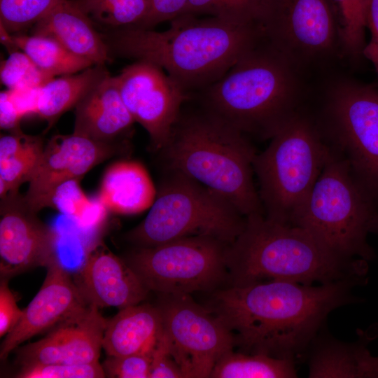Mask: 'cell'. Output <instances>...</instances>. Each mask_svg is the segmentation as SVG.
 I'll use <instances>...</instances> for the list:
<instances>
[{
    "mask_svg": "<svg viewBox=\"0 0 378 378\" xmlns=\"http://www.w3.org/2000/svg\"><path fill=\"white\" fill-rule=\"evenodd\" d=\"M361 281L305 285L267 281L211 292L208 309L232 333L241 352L295 360L306 353L328 315L356 300Z\"/></svg>",
    "mask_w": 378,
    "mask_h": 378,
    "instance_id": "6da1fadb",
    "label": "cell"
},
{
    "mask_svg": "<svg viewBox=\"0 0 378 378\" xmlns=\"http://www.w3.org/2000/svg\"><path fill=\"white\" fill-rule=\"evenodd\" d=\"M163 31L139 27L115 29L110 51L154 64L190 97L210 86L262 39L256 21L235 24L214 17L181 14Z\"/></svg>",
    "mask_w": 378,
    "mask_h": 378,
    "instance_id": "7a4b0ae2",
    "label": "cell"
},
{
    "mask_svg": "<svg viewBox=\"0 0 378 378\" xmlns=\"http://www.w3.org/2000/svg\"><path fill=\"white\" fill-rule=\"evenodd\" d=\"M307 78L262 38L191 99L247 138L271 139L304 108Z\"/></svg>",
    "mask_w": 378,
    "mask_h": 378,
    "instance_id": "3957f363",
    "label": "cell"
},
{
    "mask_svg": "<svg viewBox=\"0 0 378 378\" xmlns=\"http://www.w3.org/2000/svg\"><path fill=\"white\" fill-rule=\"evenodd\" d=\"M229 286L268 281L305 285L342 280L363 283L367 261L342 257L307 230L269 220L262 214L246 217L243 231L229 246Z\"/></svg>",
    "mask_w": 378,
    "mask_h": 378,
    "instance_id": "277c9868",
    "label": "cell"
},
{
    "mask_svg": "<svg viewBox=\"0 0 378 378\" xmlns=\"http://www.w3.org/2000/svg\"><path fill=\"white\" fill-rule=\"evenodd\" d=\"M161 152L169 171L214 191L245 217L264 215L253 180L255 150L248 138L201 106L182 108Z\"/></svg>",
    "mask_w": 378,
    "mask_h": 378,
    "instance_id": "5b68a950",
    "label": "cell"
},
{
    "mask_svg": "<svg viewBox=\"0 0 378 378\" xmlns=\"http://www.w3.org/2000/svg\"><path fill=\"white\" fill-rule=\"evenodd\" d=\"M378 209L354 178L348 161L330 148L324 167L290 225L304 228L337 254L370 260L368 242Z\"/></svg>",
    "mask_w": 378,
    "mask_h": 378,
    "instance_id": "8992f818",
    "label": "cell"
},
{
    "mask_svg": "<svg viewBox=\"0 0 378 378\" xmlns=\"http://www.w3.org/2000/svg\"><path fill=\"white\" fill-rule=\"evenodd\" d=\"M329 153L330 147L314 115L303 108L253 160L265 218L290 225L320 176Z\"/></svg>",
    "mask_w": 378,
    "mask_h": 378,
    "instance_id": "52a82bcc",
    "label": "cell"
},
{
    "mask_svg": "<svg viewBox=\"0 0 378 378\" xmlns=\"http://www.w3.org/2000/svg\"><path fill=\"white\" fill-rule=\"evenodd\" d=\"M146 218L127 234L139 247L195 236L231 244L246 217L225 198L178 172L169 171Z\"/></svg>",
    "mask_w": 378,
    "mask_h": 378,
    "instance_id": "ba28073f",
    "label": "cell"
},
{
    "mask_svg": "<svg viewBox=\"0 0 378 378\" xmlns=\"http://www.w3.org/2000/svg\"><path fill=\"white\" fill-rule=\"evenodd\" d=\"M314 115L329 147L345 158L357 183L374 202L378 169V88L345 77L333 78Z\"/></svg>",
    "mask_w": 378,
    "mask_h": 378,
    "instance_id": "9c48e42d",
    "label": "cell"
},
{
    "mask_svg": "<svg viewBox=\"0 0 378 378\" xmlns=\"http://www.w3.org/2000/svg\"><path fill=\"white\" fill-rule=\"evenodd\" d=\"M255 21L263 38L307 76L344 58L330 0H262Z\"/></svg>",
    "mask_w": 378,
    "mask_h": 378,
    "instance_id": "30bf717a",
    "label": "cell"
},
{
    "mask_svg": "<svg viewBox=\"0 0 378 378\" xmlns=\"http://www.w3.org/2000/svg\"><path fill=\"white\" fill-rule=\"evenodd\" d=\"M230 244L209 236L138 247L125 260L150 291L158 295L213 292L228 282Z\"/></svg>",
    "mask_w": 378,
    "mask_h": 378,
    "instance_id": "8fae6325",
    "label": "cell"
},
{
    "mask_svg": "<svg viewBox=\"0 0 378 378\" xmlns=\"http://www.w3.org/2000/svg\"><path fill=\"white\" fill-rule=\"evenodd\" d=\"M163 330L184 377H210L216 361L233 350L232 333L190 294L159 295Z\"/></svg>",
    "mask_w": 378,
    "mask_h": 378,
    "instance_id": "7c38bea8",
    "label": "cell"
},
{
    "mask_svg": "<svg viewBox=\"0 0 378 378\" xmlns=\"http://www.w3.org/2000/svg\"><path fill=\"white\" fill-rule=\"evenodd\" d=\"M115 77L133 119L147 131L153 149L161 151L190 97L163 69L150 62L136 61Z\"/></svg>",
    "mask_w": 378,
    "mask_h": 378,
    "instance_id": "4fadbf2b",
    "label": "cell"
},
{
    "mask_svg": "<svg viewBox=\"0 0 378 378\" xmlns=\"http://www.w3.org/2000/svg\"><path fill=\"white\" fill-rule=\"evenodd\" d=\"M1 211V279L9 280L38 267L46 268L58 258V229L41 221L24 199L10 193Z\"/></svg>",
    "mask_w": 378,
    "mask_h": 378,
    "instance_id": "5bb4252c",
    "label": "cell"
},
{
    "mask_svg": "<svg viewBox=\"0 0 378 378\" xmlns=\"http://www.w3.org/2000/svg\"><path fill=\"white\" fill-rule=\"evenodd\" d=\"M111 143L92 140L75 133L52 136L44 146L29 178L23 198L27 206L37 212L48 207L50 197L61 183L80 179L92 167L116 151Z\"/></svg>",
    "mask_w": 378,
    "mask_h": 378,
    "instance_id": "9a60e30c",
    "label": "cell"
},
{
    "mask_svg": "<svg viewBox=\"0 0 378 378\" xmlns=\"http://www.w3.org/2000/svg\"><path fill=\"white\" fill-rule=\"evenodd\" d=\"M46 269V275L39 290L22 309L20 321L5 336L1 344L0 358L2 360L34 336L76 319L90 304L59 257Z\"/></svg>",
    "mask_w": 378,
    "mask_h": 378,
    "instance_id": "2e32d148",
    "label": "cell"
},
{
    "mask_svg": "<svg viewBox=\"0 0 378 378\" xmlns=\"http://www.w3.org/2000/svg\"><path fill=\"white\" fill-rule=\"evenodd\" d=\"M99 309L90 304L76 319L55 327L43 338L19 348L17 361L21 367L99 362L107 323Z\"/></svg>",
    "mask_w": 378,
    "mask_h": 378,
    "instance_id": "e0dca14e",
    "label": "cell"
},
{
    "mask_svg": "<svg viewBox=\"0 0 378 378\" xmlns=\"http://www.w3.org/2000/svg\"><path fill=\"white\" fill-rule=\"evenodd\" d=\"M74 281L86 302L99 308L137 304L150 291L125 260L100 242L85 254Z\"/></svg>",
    "mask_w": 378,
    "mask_h": 378,
    "instance_id": "ac0fdd59",
    "label": "cell"
},
{
    "mask_svg": "<svg viewBox=\"0 0 378 378\" xmlns=\"http://www.w3.org/2000/svg\"><path fill=\"white\" fill-rule=\"evenodd\" d=\"M74 133L111 143L135 122L120 96L115 76L109 74L76 104Z\"/></svg>",
    "mask_w": 378,
    "mask_h": 378,
    "instance_id": "d6986e66",
    "label": "cell"
},
{
    "mask_svg": "<svg viewBox=\"0 0 378 378\" xmlns=\"http://www.w3.org/2000/svg\"><path fill=\"white\" fill-rule=\"evenodd\" d=\"M370 335L345 342L319 332L309 345L311 378H378V360L367 345Z\"/></svg>",
    "mask_w": 378,
    "mask_h": 378,
    "instance_id": "ffe728a7",
    "label": "cell"
},
{
    "mask_svg": "<svg viewBox=\"0 0 378 378\" xmlns=\"http://www.w3.org/2000/svg\"><path fill=\"white\" fill-rule=\"evenodd\" d=\"M32 34L51 37L94 65H104L111 59L109 48L93 22L71 0H64L36 23Z\"/></svg>",
    "mask_w": 378,
    "mask_h": 378,
    "instance_id": "44dd1931",
    "label": "cell"
},
{
    "mask_svg": "<svg viewBox=\"0 0 378 378\" xmlns=\"http://www.w3.org/2000/svg\"><path fill=\"white\" fill-rule=\"evenodd\" d=\"M162 332V317L157 305L129 306L107 320L102 348L113 356L151 354Z\"/></svg>",
    "mask_w": 378,
    "mask_h": 378,
    "instance_id": "7402d4cb",
    "label": "cell"
},
{
    "mask_svg": "<svg viewBox=\"0 0 378 378\" xmlns=\"http://www.w3.org/2000/svg\"><path fill=\"white\" fill-rule=\"evenodd\" d=\"M156 193L145 167L139 162L124 160L106 170L97 198L111 212L135 214L150 207Z\"/></svg>",
    "mask_w": 378,
    "mask_h": 378,
    "instance_id": "603a6c76",
    "label": "cell"
},
{
    "mask_svg": "<svg viewBox=\"0 0 378 378\" xmlns=\"http://www.w3.org/2000/svg\"><path fill=\"white\" fill-rule=\"evenodd\" d=\"M108 74L104 65H94L79 74L52 78L38 90L36 115L48 122V128L59 117L83 98Z\"/></svg>",
    "mask_w": 378,
    "mask_h": 378,
    "instance_id": "cb8c5ba5",
    "label": "cell"
},
{
    "mask_svg": "<svg viewBox=\"0 0 378 378\" xmlns=\"http://www.w3.org/2000/svg\"><path fill=\"white\" fill-rule=\"evenodd\" d=\"M0 139V194L16 193L29 178L44 148L39 136L24 134L20 129Z\"/></svg>",
    "mask_w": 378,
    "mask_h": 378,
    "instance_id": "d4e9b609",
    "label": "cell"
},
{
    "mask_svg": "<svg viewBox=\"0 0 378 378\" xmlns=\"http://www.w3.org/2000/svg\"><path fill=\"white\" fill-rule=\"evenodd\" d=\"M11 40L15 50L24 52L39 69L52 77L76 74L94 65L49 36L15 34H11Z\"/></svg>",
    "mask_w": 378,
    "mask_h": 378,
    "instance_id": "484cf974",
    "label": "cell"
},
{
    "mask_svg": "<svg viewBox=\"0 0 378 378\" xmlns=\"http://www.w3.org/2000/svg\"><path fill=\"white\" fill-rule=\"evenodd\" d=\"M295 360L262 354H224L215 363L212 378H293L297 377Z\"/></svg>",
    "mask_w": 378,
    "mask_h": 378,
    "instance_id": "4316f807",
    "label": "cell"
},
{
    "mask_svg": "<svg viewBox=\"0 0 378 378\" xmlns=\"http://www.w3.org/2000/svg\"><path fill=\"white\" fill-rule=\"evenodd\" d=\"M94 23L113 29L140 27L146 18L150 0H71Z\"/></svg>",
    "mask_w": 378,
    "mask_h": 378,
    "instance_id": "83f0119b",
    "label": "cell"
},
{
    "mask_svg": "<svg viewBox=\"0 0 378 378\" xmlns=\"http://www.w3.org/2000/svg\"><path fill=\"white\" fill-rule=\"evenodd\" d=\"M330 1L338 18L344 57L358 61L367 45L365 0Z\"/></svg>",
    "mask_w": 378,
    "mask_h": 378,
    "instance_id": "f1b7e54d",
    "label": "cell"
},
{
    "mask_svg": "<svg viewBox=\"0 0 378 378\" xmlns=\"http://www.w3.org/2000/svg\"><path fill=\"white\" fill-rule=\"evenodd\" d=\"M262 0H188L182 14L209 15L235 24L255 21Z\"/></svg>",
    "mask_w": 378,
    "mask_h": 378,
    "instance_id": "f546056e",
    "label": "cell"
},
{
    "mask_svg": "<svg viewBox=\"0 0 378 378\" xmlns=\"http://www.w3.org/2000/svg\"><path fill=\"white\" fill-rule=\"evenodd\" d=\"M64 0H0V25L19 34L43 18Z\"/></svg>",
    "mask_w": 378,
    "mask_h": 378,
    "instance_id": "4dcf8cb0",
    "label": "cell"
},
{
    "mask_svg": "<svg viewBox=\"0 0 378 378\" xmlns=\"http://www.w3.org/2000/svg\"><path fill=\"white\" fill-rule=\"evenodd\" d=\"M52 78L22 50L10 52L1 62V82L9 90L40 88Z\"/></svg>",
    "mask_w": 378,
    "mask_h": 378,
    "instance_id": "1f68e13d",
    "label": "cell"
},
{
    "mask_svg": "<svg viewBox=\"0 0 378 378\" xmlns=\"http://www.w3.org/2000/svg\"><path fill=\"white\" fill-rule=\"evenodd\" d=\"M106 373L99 362L89 364H46L21 367L20 378H102Z\"/></svg>",
    "mask_w": 378,
    "mask_h": 378,
    "instance_id": "d6a6232c",
    "label": "cell"
},
{
    "mask_svg": "<svg viewBox=\"0 0 378 378\" xmlns=\"http://www.w3.org/2000/svg\"><path fill=\"white\" fill-rule=\"evenodd\" d=\"M80 181L68 180L56 187L50 197L48 207L76 218L90 201L80 187Z\"/></svg>",
    "mask_w": 378,
    "mask_h": 378,
    "instance_id": "836d02e7",
    "label": "cell"
},
{
    "mask_svg": "<svg viewBox=\"0 0 378 378\" xmlns=\"http://www.w3.org/2000/svg\"><path fill=\"white\" fill-rule=\"evenodd\" d=\"M152 353L108 356L102 366L106 375L110 377L149 378Z\"/></svg>",
    "mask_w": 378,
    "mask_h": 378,
    "instance_id": "e575fe53",
    "label": "cell"
},
{
    "mask_svg": "<svg viewBox=\"0 0 378 378\" xmlns=\"http://www.w3.org/2000/svg\"><path fill=\"white\" fill-rule=\"evenodd\" d=\"M184 378L164 330L152 353L149 378Z\"/></svg>",
    "mask_w": 378,
    "mask_h": 378,
    "instance_id": "d590c367",
    "label": "cell"
},
{
    "mask_svg": "<svg viewBox=\"0 0 378 378\" xmlns=\"http://www.w3.org/2000/svg\"><path fill=\"white\" fill-rule=\"evenodd\" d=\"M8 279H1L0 284V337H5L18 323L22 309L17 304L15 297L8 284Z\"/></svg>",
    "mask_w": 378,
    "mask_h": 378,
    "instance_id": "8d00e7d4",
    "label": "cell"
},
{
    "mask_svg": "<svg viewBox=\"0 0 378 378\" xmlns=\"http://www.w3.org/2000/svg\"><path fill=\"white\" fill-rule=\"evenodd\" d=\"M188 0H150L148 14L139 27L152 29L181 15Z\"/></svg>",
    "mask_w": 378,
    "mask_h": 378,
    "instance_id": "74e56055",
    "label": "cell"
},
{
    "mask_svg": "<svg viewBox=\"0 0 378 378\" xmlns=\"http://www.w3.org/2000/svg\"><path fill=\"white\" fill-rule=\"evenodd\" d=\"M365 20L371 38L363 50V57L378 70V0H365Z\"/></svg>",
    "mask_w": 378,
    "mask_h": 378,
    "instance_id": "f35d334b",
    "label": "cell"
},
{
    "mask_svg": "<svg viewBox=\"0 0 378 378\" xmlns=\"http://www.w3.org/2000/svg\"><path fill=\"white\" fill-rule=\"evenodd\" d=\"M22 115L13 99L10 91H1L0 93V126L1 129L15 130Z\"/></svg>",
    "mask_w": 378,
    "mask_h": 378,
    "instance_id": "ab89813d",
    "label": "cell"
},
{
    "mask_svg": "<svg viewBox=\"0 0 378 378\" xmlns=\"http://www.w3.org/2000/svg\"><path fill=\"white\" fill-rule=\"evenodd\" d=\"M38 90L39 88L9 90L22 117L36 115Z\"/></svg>",
    "mask_w": 378,
    "mask_h": 378,
    "instance_id": "60d3db41",
    "label": "cell"
},
{
    "mask_svg": "<svg viewBox=\"0 0 378 378\" xmlns=\"http://www.w3.org/2000/svg\"><path fill=\"white\" fill-rule=\"evenodd\" d=\"M374 202L377 209H378V169H377V182L375 187V192L374 196Z\"/></svg>",
    "mask_w": 378,
    "mask_h": 378,
    "instance_id": "b9f144b4",
    "label": "cell"
},
{
    "mask_svg": "<svg viewBox=\"0 0 378 378\" xmlns=\"http://www.w3.org/2000/svg\"><path fill=\"white\" fill-rule=\"evenodd\" d=\"M372 232L378 234V216L375 220Z\"/></svg>",
    "mask_w": 378,
    "mask_h": 378,
    "instance_id": "7bdbcfd3",
    "label": "cell"
},
{
    "mask_svg": "<svg viewBox=\"0 0 378 378\" xmlns=\"http://www.w3.org/2000/svg\"><path fill=\"white\" fill-rule=\"evenodd\" d=\"M376 73H377V76H378V70H377V71H376Z\"/></svg>",
    "mask_w": 378,
    "mask_h": 378,
    "instance_id": "ee69618b",
    "label": "cell"
},
{
    "mask_svg": "<svg viewBox=\"0 0 378 378\" xmlns=\"http://www.w3.org/2000/svg\"><path fill=\"white\" fill-rule=\"evenodd\" d=\"M377 360H378V356H377Z\"/></svg>",
    "mask_w": 378,
    "mask_h": 378,
    "instance_id": "f6af8a7d",
    "label": "cell"
}]
</instances>
